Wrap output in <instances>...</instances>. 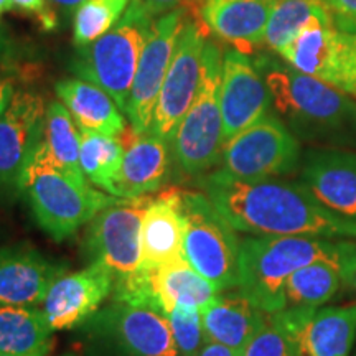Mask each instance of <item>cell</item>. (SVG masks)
<instances>
[{"mask_svg":"<svg viewBox=\"0 0 356 356\" xmlns=\"http://www.w3.org/2000/svg\"><path fill=\"white\" fill-rule=\"evenodd\" d=\"M198 186L241 233L356 239V221L323 207L302 181L238 180L216 170L200 177Z\"/></svg>","mask_w":356,"mask_h":356,"instance_id":"obj_1","label":"cell"},{"mask_svg":"<svg viewBox=\"0 0 356 356\" xmlns=\"http://www.w3.org/2000/svg\"><path fill=\"white\" fill-rule=\"evenodd\" d=\"M254 65L273 108L297 139L356 149V102L348 95L267 55Z\"/></svg>","mask_w":356,"mask_h":356,"instance_id":"obj_2","label":"cell"},{"mask_svg":"<svg viewBox=\"0 0 356 356\" xmlns=\"http://www.w3.org/2000/svg\"><path fill=\"white\" fill-rule=\"evenodd\" d=\"M356 257V243L312 236H252L239 249L238 291L266 314L286 309L289 277L323 259Z\"/></svg>","mask_w":356,"mask_h":356,"instance_id":"obj_3","label":"cell"},{"mask_svg":"<svg viewBox=\"0 0 356 356\" xmlns=\"http://www.w3.org/2000/svg\"><path fill=\"white\" fill-rule=\"evenodd\" d=\"M19 193L25 197L38 228L55 243L76 234L118 200L65 172L51 159L44 140L22 173Z\"/></svg>","mask_w":356,"mask_h":356,"instance_id":"obj_4","label":"cell"},{"mask_svg":"<svg viewBox=\"0 0 356 356\" xmlns=\"http://www.w3.org/2000/svg\"><path fill=\"white\" fill-rule=\"evenodd\" d=\"M154 19L142 0H132L118 25L95 43L78 48L70 63L74 76L108 92L124 115Z\"/></svg>","mask_w":356,"mask_h":356,"instance_id":"obj_5","label":"cell"},{"mask_svg":"<svg viewBox=\"0 0 356 356\" xmlns=\"http://www.w3.org/2000/svg\"><path fill=\"white\" fill-rule=\"evenodd\" d=\"M83 356H178L162 312L111 300L76 328Z\"/></svg>","mask_w":356,"mask_h":356,"instance_id":"obj_6","label":"cell"},{"mask_svg":"<svg viewBox=\"0 0 356 356\" xmlns=\"http://www.w3.org/2000/svg\"><path fill=\"white\" fill-rule=\"evenodd\" d=\"M222 55L220 47L208 40L197 96L173 136V163L186 177H203L220 163L225 147L220 102Z\"/></svg>","mask_w":356,"mask_h":356,"instance_id":"obj_7","label":"cell"},{"mask_svg":"<svg viewBox=\"0 0 356 356\" xmlns=\"http://www.w3.org/2000/svg\"><path fill=\"white\" fill-rule=\"evenodd\" d=\"M185 221V259L221 292L238 289L239 249L236 229L203 191L180 188Z\"/></svg>","mask_w":356,"mask_h":356,"instance_id":"obj_8","label":"cell"},{"mask_svg":"<svg viewBox=\"0 0 356 356\" xmlns=\"http://www.w3.org/2000/svg\"><path fill=\"white\" fill-rule=\"evenodd\" d=\"M300 162L299 139L282 119L267 114L225 142L220 170L238 180H267L291 175Z\"/></svg>","mask_w":356,"mask_h":356,"instance_id":"obj_9","label":"cell"},{"mask_svg":"<svg viewBox=\"0 0 356 356\" xmlns=\"http://www.w3.org/2000/svg\"><path fill=\"white\" fill-rule=\"evenodd\" d=\"M208 26L200 17V8L191 10L185 22L175 53L163 79L160 95L154 109L150 132L162 137L172 144L181 119L190 109L197 96L200 78H202V61L204 44L208 38Z\"/></svg>","mask_w":356,"mask_h":356,"instance_id":"obj_10","label":"cell"},{"mask_svg":"<svg viewBox=\"0 0 356 356\" xmlns=\"http://www.w3.org/2000/svg\"><path fill=\"white\" fill-rule=\"evenodd\" d=\"M282 60L300 73L356 99V32L335 24L307 26L286 48Z\"/></svg>","mask_w":356,"mask_h":356,"instance_id":"obj_11","label":"cell"},{"mask_svg":"<svg viewBox=\"0 0 356 356\" xmlns=\"http://www.w3.org/2000/svg\"><path fill=\"white\" fill-rule=\"evenodd\" d=\"M149 200L118 198L86 225L83 254L111 269L114 280L140 269V226Z\"/></svg>","mask_w":356,"mask_h":356,"instance_id":"obj_12","label":"cell"},{"mask_svg":"<svg viewBox=\"0 0 356 356\" xmlns=\"http://www.w3.org/2000/svg\"><path fill=\"white\" fill-rule=\"evenodd\" d=\"M190 10L191 6L185 2L170 12L155 17L152 22V29L142 50L126 109L134 136L150 132L160 88L165 79Z\"/></svg>","mask_w":356,"mask_h":356,"instance_id":"obj_13","label":"cell"},{"mask_svg":"<svg viewBox=\"0 0 356 356\" xmlns=\"http://www.w3.org/2000/svg\"><path fill=\"white\" fill-rule=\"evenodd\" d=\"M47 104L42 95L19 89L0 119V193H19L22 173L43 140Z\"/></svg>","mask_w":356,"mask_h":356,"instance_id":"obj_14","label":"cell"},{"mask_svg":"<svg viewBox=\"0 0 356 356\" xmlns=\"http://www.w3.org/2000/svg\"><path fill=\"white\" fill-rule=\"evenodd\" d=\"M297 346L299 356H350L356 337V305L287 307L270 314Z\"/></svg>","mask_w":356,"mask_h":356,"instance_id":"obj_15","label":"cell"},{"mask_svg":"<svg viewBox=\"0 0 356 356\" xmlns=\"http://www.w3.org/2000/svg\"><path fill=\"white\" fill-rule=\"evenodd\" d=\"M114 274L104 264L89 262L83 269L60 275L44 297L42 309L53 332L76 330L111 299Z\"/></svg>","mask_w":356,"mask_h":356,"instance_id":"obj_16","label":"cell"},{"mask_svg":"<svg viewBox=\"0 0 356 356\" xmlns=\"http://www.w3.org/2000/svg\"><path fill=\"white\" fill-rule=\"evenodd\" d=\"M220 102L225 142L269 114L273 106L269 88L259 70L246 55L236 50L222 55Z\"/></svg>","mask_w":356,"mask_h":356,"instance_id":"obj_17","label":"cell"},{"mask_svg":"<svg viewBox=\"0 0 356 356\" xmlns=\"http://www.w3.org/2000/svg\"><path fill=\"white\" fill-rule=\"evenodd\" d=\"M68 273L65 261L44 256L30 243L0 248V305L42 307L53 282Z\"/></svg>","mask_w":356,"mask_h":356,"instance_id":"obj_18","label":"cell"},{"mask_svg":"<svg viewBox=\"0 0 356 356\" xmlns=\"http://www.w3.org/2000/svg\"><path fill=\"white\" fill-rule=\"evenodd\" d=\"M300 177L323 207L356 221V152L332 147L307 150Z\"/></svg>","mask_w":356,"mask_h":356,"instance_id":"obj_19","label":"cell"},{"mask_svg":"<svg viewBox=\"0 0 356 356\" xmlns=\"http://www.w3.org/2000/svg\"><path fill=\"white\" fill-rule=\"evenodd\" d=\"M185 259V221L180 188L150 198L140 226V267L159 269Z\"/></svg>","mask_w":356,"mask_h":356,"instance_id":"obj_20","label":"cell"},{"mask_svg":"<svg viewBox=\"0 0 356 356\" xmlns=\"http://www.w3.org/2000/svg\"><path fill=\"white\" fill-rule=\"evenodd\" d=\"M274 3L275 0H203L200 17L213 35L248 56L264 44Z\"/></svg>","mask_w":356,"mask_h":356,"instance_id":"obj_21","label":"cell"},{"mask_svg":"<svg viewBox=\"0 0 356 356\" xmlns=\"http://www.w3.org/2000/svg\"><path fill=\"white\" fill-rule=\"evenodd\" d=\"M172 165L170 142L152 132L134 136L124 154L113 197L124 200L149 197L165 185Z\"/></svg>","mask_w":356,"mask_h":356,"instance_id":"obj_22","label":"cell"},{"mask_svg":"<svg viewBox=\"0 0 356 356\" xmlns=\"http://www.w3.org/2000/svg\"><path fill=\"white\" fill-rule=\"evenodd\" d=\"M269 314L256 307L238 289L225 291L202 312L204 335L210 341L241 351L264 327Z\"/></svg>","mask_w":356,"mask_h":356,"instance_id":"obj_23","label":"cell"},{"mask_svg":"<svg viewBox=\"0 0 356 356\" xmlns=\"http://www.w3.org/2000/svg\"><path fill=\"white\" fill-rule=\"evenodd\" d=\"M56 96L73 115L79 131L119 137L126 131V118L108 92L83 79H63L55 86Z\"/></svg>","mask_w":356,"mask_h":356,"instance_id":"obj_24","label":"cell"},{"mask_svg":"<svg viewBox=\"0 0 356 356\" xmlns=\"http://www.w3.org/2000/svg\"><path fill=\"white\" fill-rule=\"evenodd\" d=\"M150 277H152L157 307L163 315H167L175 307L203 312L221 293L215 284L204 279L186 259L159 269H150Z\"/></svg>","mask_w":356,"mask_h":356,"instance_id":"obj_25","label":"cell"},{"mask_svg":"<svg viewBox=\"0 0 356 356\" xmlns=\"http://www.w3.org/2000/svg\"><path fill=\"white\" fill-rule=\"evenodd\" d=\"M356 257L350 259H323L293 273L284 287L287 307L318 309L337 296L343 286L353 280Z\"/></svg>","mask_w":356,"mask_h":356,"instance_id":"obj_26","label":"cell"},{"mask_svg":"<svg viewBox=\"0 0 356 356\" xmlns=\"http://www.w3.org/2000/svg\"><path fill=\"white\" fill-rule=\"evenodd\" d=\"M51 340L42 307L0 305V356H30Z\"/></svg>","mask_w":356,"mask_h":356,"instance_id":"obj_27","label":"cell"},{"mask_svg":"<svg viewBox=\"0 0 356 356\" xmlns=\"http://www.w3.org/2000/svg\"><path fill=\"white\" fill-rule=\"evenodd\" d=\"M314 24H333L330 8L323 0H275L267 22L264 47L279 53Z\"/></svg>","mask_w":356,"mask_h":356,"instance_id":"obj_28","label":"cell"},{"mask_svg":"<svg viewBox=\"0 0 356 356\" xmlns=\"http://www.w3.org/2000/svg\"><path fill=\"white\" fill-rule=\"evenodd\" d=\"M124 154L122 140L119 137L101 136L81 131L79 165L83 175L92 186L113 197L114 186L121 172Z\"/></svg>","mask_w":356,"mask_h":356,"instance_id":"obj_29","label":"cell"},{"mask_svg":"<svg viewBox=\"0 0 356 356\" xmlns=\"http://www.w3.org/2000/svg\"><path fill=\"white\" fill-rule=\"evenodd\" d=\"M43 140L58 165L74 178L86 180L79 165L81 131L61 101L48 102L47 114H44Z\"/></svg>","mask_w":356,"mask_h":356,"instance_id":"obj_30","label":"cell"},{"mask_svg":"<svg viewBox=\"0 0 356 356\" xmlns=\"http://www.w3.org/2000/svg\"><path fill=\"white\" fill-rule=\"evenodd\" d=\"M132 3V0H86L74 10L73 43L88 47L111 32Z\"/></svg>","mask_w":356,"mask_h":356,"instance_id":"obj_31","label":"cell"},{"mask_svg":"<svg viewBox=\"0 0 356 356\" xmlns=\"http://www.w3.org/2000/svg\"><path fill=\"white\" fill-rule=\"evenodd\" d=\"M170 325L173 341H175L178 356H200L204 343L208 341L204 335L202 312L197 309L175 307L165 315Z\"/></svg>","mask_w":356,"mask_h":356,"instance_id":"obj_32","label":"cell"},{"mask_svg":"<svg viewBox=\"0 0 356 356\" xmlns=\"http://www.w3.org/2000/svg\"><path fill=\"white\" fill-rule=\"evenodd\" d=\"M241 356H299L293 340L273 315L241 350Z\"/></svg>","mask_w":356,"mask_h":356,"instance_id":"obj_33","label":"cell"},{"mask_svg":"<svg viewBox=\"0 0 356 356\" xmlns=\"http://www.w3.org/2000/svg\"><path fill=\"white\" fill-rule=\"evenodd\" d=\"M330 8L333 24L356 32V0H323Z\"/></svg>","mask_w":356,"mask_h":356,"instance_id":"obj_34","label":"cell"},{"mask_svg":"<svg viewBox=\"0 0 356 356\" xmlns=\"http://www.w3.org/2000/svg\"><path fill=\"white\" fill-rule=\"evenodd\" d=\"M12 3L22 12L37 15L44 30H53L56 26V15L47 6V0H12Z\"/></svg>","mask_w":356,"mask_h":356,"instance_id":"obj_35","label":"cell"},{"mask_svg":"<svg viewBox=\"0 0 356 356\" xmlns=\"http://www.w3.org/2000/svg\"><path fill=\"white\" fill-rule=\"evenodd\" d=\"M15 91V78L6 73V71H2L0 73V119H2L3 113L7 111L8 104H10Z\"/></svg>","mask_w":356,"mask_h":356,"instance_id":"obj_36","label":"cell"},{"mask_svg":"<svg viewBox=\"0 0 356 356\" xmlns=\"http://www.w3.org/2000/svg\"><path fill=\"white\" fill-rule=\"evenodd\" d=\"M147 10L152 13L154 17L162 15V13H167L173 10V8L180 7L181 3L188 2V0H142Z\"/></svg>","mask_w":356,"mask_h":356,"instance_id":"obj_37","label":"cell"},{"mask_svg":"<svg viewBox=\"0 0 356 356\" xmlns=\"http://www.w3.org/2000/svg\"><path fill=\"white\" fill-rule=\"evenodd\" d=\"M200 356H241V351L228 348V346L215 343V341L208 340L207 343H204L202 355Z\"/></svg>","mask_w":356,"mask_h":356,"instance_id":"obj_38","label":"cell"},{"mask_svg":"<svg viewBox=\"0 0 356 356\" xmlns=\"http://www.w3.org/2000/svg\"><path fill=\"white\" fill-rule=\"evenodd\" d=\"M50 2L55 3L56 7L63 8L66 12H71V10H76V8L81 6L83 2H86V0H50Z\"/></svg>","mask_w":356,"mask_h":356,"instance_id":"obj_39","label":"cell"},{"mask_svg":"<svg viewBox=\"0 0 356 356\" xmlns=\"http://www.w3.org/2000/svg\"><path fill=\"white\" fill-rule=\"evenodd\" d=\"M7 55H8V37H7L6 30L0 26V66L3 65Z\"/></svg>","mask_w":356,"mask_h":356,"instance_id":"obj_40","label":"cell"},{"mask_svg":"<svg viewBox=\"0 0 356 356\" xmlns=\"http://www.w3.org/2000/svg\"><path fill=\"white\" fill-rule=\"evenodd\" d=\"M53 348H55V340L48 341L47 345L42 346V348H40L38 351H35V353L30 355V356H51Z\"/></svg>","mask_w":356,"mask_h":356,"instance_id":"obj_41","label":"cell"},{"mask_svg":"<svg viewBox=\"0 0 356 356\" xmlns=\"http://www.w3.org/2000/svg\"><path fill=\"white\" fill-rule=\"evenodd\" d=\"M13 7L12 0H0V17L3 15V12L10 10V8Z\"/></svg>","mask_w":356,"mask_h":356,"instance_id":"obj_42","label":"cell"},{"mask_svg":"<svg viewBox=\"0 0 356 356\" xmlns=\"http://www.w3.org/2000/svg\"><path fill=\"white\" fill-rule=\"evenodd\" d=\"M351 286H353L355 292H356V270H355V275H353V280H351Z\"/></svg>","mask_w":356,"mask_h":356,"instance_id":"obj_43","label":"cell"},{"mask_svg":"<svg viewBox=\"0 0 356 356\" xmlns=\"http://www.w3.org/2000/svg\"><path fill=\"white\" fill-rule=\"evenodd\" d=\"M61 356H79V355H76V353H65V355H61Z\"/></svg>","mask_w":356,"mask_h":356,"instance_id":"obj_44","label":"cell"},{"mask_svg":"<svg viewBox=\"0 0 356 356\" xmlns=\"http://www.w3.org/2000/svg\"><path fill=\"white\" fill-rule=\"evenodd\" d=\"M190 2H197V3H198V6H200V3H202V2H203V0H190Z\"/></svg>","mask_w":356,"mask_h":356,"instance_id":"obj_45","label":"cell"},{"mask_svg":"<svg viewBox=\"0 0 356 356\" xmlns=\"http://www.w3.org/2000/svg\"><path fill=\"white\" fill-rule=\"evenodd\" d=\"M355 356H356V355H355Z\"/></svg>","mask_w":356,"mask_h":356,"instance_id":"obj_46","label":"cell"}]
</instances>
